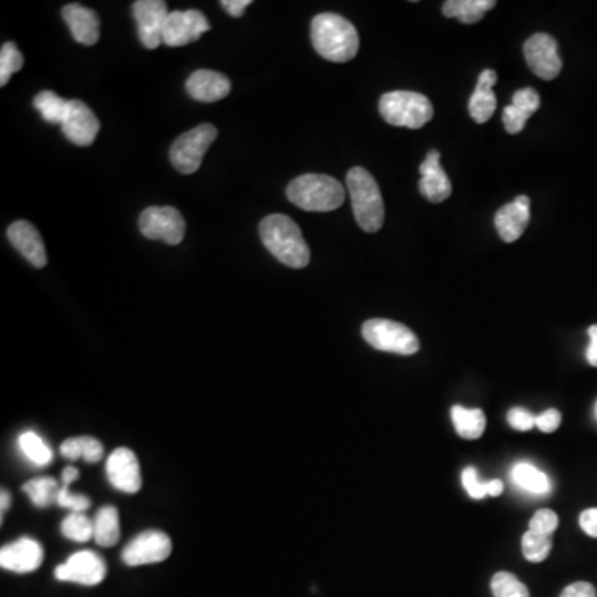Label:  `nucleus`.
I'll use <instances>...</instances> for the list:
<instances>
[{
  "label": "nucleus",
  "instance_id": "obj_1",
  "mask_svg": "<svg viewBox=\"0 0 597 597\" xmlns=\"http://www.w3.org/2000/svg\"><path fill=\"white\" fill-rule=\"evenodd\" d=\"M259 234L267 251L287 267L302 269L311 261V251L301 228L289 216H266L259 224Z\"/></svg>",
  "mask_w": 597,
  "mask_h": 597
},
{
  "label": "nucleus",
  "instance_id": "obj_2",
  "mask_svg": "<svg viewBox=\"0 0 597 597\" xmlns=\"http://www.w3.org/2000/svg\"><path fill=\"white\" fill-rule=\"evenodd\" d=\"M311 39L317 54L335 64L349 62L359 52L357 29L349 20L331 12L314 17Z\"/></svg>",
  "mask_w": 597,
  "mask_h": 597
},
{
  "label": "nucleus",
  "instance_id": "obj_3",
  "mask_svg": "<svg viewBox=\"0 0 597 597\" xmlns=\"http://www.w3.org/2000/svg\"><path fill=\"white\" fill-rule=\"evenodd\" d=\"M347 190L352 199V209L360 228L365 233H377L384 226V199L374 176L369 171L355 166L347 173Z\"/></svg>",
  "mask_w": 597,
  "mask_h": 597
},
{
  "label": "nucleus",
  "instance_id": "obj_4",
  "mask_svg": "<svg viewBox=\"0 0 597 597\" xmlns=\"http://www.w3.org/2000/svg\"><path fill=\"white\" fill-rule=\"evenodd\" d=\"M287 198L304 211L327 213L345 201L344 186L327 175H302L287 186Z\"/></svg>",
  "mask_w": 597,
  "mask_h": 597
},
{
  "label": "nucleus",
  "instance_id": "obj_5",
  "mask_svg": "<svg viewBox=\"0 0 597 597\" xmlns=\"http://www.w3.org/2000/svg\"><path fill=\"white\" fill-rule=\"evenodd\" d=\"M380 115L394 127L418 130L433 118V105L425 95L408 90L385 93L379 102Z\"/></svg>",
  "mask_w": 597,
  "mask_h": 597
},
{
  "label": "nucleus",
  "instance_id": "obj_6",
  "mask_svg": "<svg viewBox=\"0 0 597 597\" xmlns=\"http://www.w3.org/2000/svg\"><path fill=\"white\" fill-rule=\"evenodd\" d=\"M362 337L374 349L389 354L413 355L420 349L417 335L400 322L387 319H370L365 322Z\"/></svg>",
  "mask_w": 597,
  "mask_h": 597
},
{
  "label": "nucleus",
  "instance_id": "obj_7",
  "mask_svg": "<svg viewBox=\"0 0 597 597\" xmlns=\"http://www.w3.org/2000/svg\"><path fill=\"white\" fill-rule=\"evenodd\" d=\"M218 138V130L209 123H203L190 132L183 133L170 150L171 165L181 175H193L199 170L209 146Z\"/></svg>",
  "mask_w": 597,
  "mask_h": 597
},
{
  "label": "nucleus",
  "instance_id": "obj_8",
  "mask_svg": "<svg viewBox=\"0 0 597 597\" xmlns=\"http://www.w3.org/2000/svg\"><path fill=\"white\" fill-rule=\"evenodd\" d=\"M140 231L145 238L176 246L185 239L186 223L183 214L171 206H151L141 213Z\"/></svg>",
  "mask_w": 597,
  "mask_h": 597
},
{
  "label": "nucleus",
  "instance_id": "obj_9",
  "mask_svg": "<svg viewBox=\"0 0 597 597\" xmlns=\"http://www.w3.org/2000/svg\"><path fill=\"white\" fill-rule=\"evenodd\" d=\"M168 15V5L163 0H138L133 4L138 37L146 49L155 50L163 44V30Z\"/></svg>",
  "mask_w": 597,
  "mask_h": 597
},
{
  "label": "nucleus",
  "instance_id": "obj_10",
  "mask_svg": "<svg viewBox=\"0 0 597 597\" xmlns=\"http://www.w3.org/2000/svg\"><path fill=\"white\" fill-rule=\"evenodd\" d=\"M107 576V564L93 551H78L55 569V578L64 583L97 586Z\"/></svg>",
  "mask_w": 597,
  "mask_h": 597
},
{
  "label": "nucleus",
  "instance_id": "obj_11",
  "mask_svg": "<svg viewBox=\"0 0 597 597\" xmlns=\"http://www.w3.org/2000/svg\"><path fill=\"white\" fill-rule=\"evenodd\" d=\"M526 64L534 75L543 80H554L561 73L563 60L559 57L558 42L548 34H534L526 40Z\"/></svg>",
  "mask_w": 597,
  "mask_h": 597
},
{
  "label": "nucleus",
  "instance_id": "obj_12",
  "mask_svg": "<svg viewBox=\"0 0 597 597\" xmlns=\"http://www.w3.org/2000/svg\"><path fill=\"white\" fill-rule=\"evenodd\" d=\"M211 29L208 19L199 10H175L170 12L163 30V44L168 47H185L196 42Z\"/></svg>",
  "mask_w": 597,
  "mask_h": 597
},
{
  "label": "nucleus",
  "instance_id": "obj_13",
  "mask_svg": "<svg viewBox=\"0 0 597 597\" xmlns=\"http://www.w3.org/2000/svg\"><path fill=\"white\" fill-rule=\"evenodd\" d=\"M171 548L173 544L168 534L161 531H145L138 534L132 543L123 549V563L132 568L161 563L170 558Z\"/></svg>",
  "mask_w": 597,
  "mask_h": 597
},
{
  "label": "nucleus",
  "instance_id": "obj_14",
  "mask_svg": "<svg viewBox=\"0 0 597 597\" xmlns=\"http://www.w3.org/2000/svg\"><path fill=\"white\" fill-rule=\"evenodd\" d=\"M60 127L67 140L77 146L92 145L100 132V122L92 108L80 100H68L67 113Z\"/></svg>",
  "mask_w": 597,
  "mask_h": 597
},
{
  "label": "nucleus",
  "instance_id": "obj_15",
  "mask_svg": "<svg viewBox=\"0 0 597 597\" xmlns=\"http://www.w3.org/2000/svg\"><path fill=\"white\" fill-rule=\"evenodd\" d=\"M107 476L110 485L123 493H138L141 490L140 463L130 448H117L107 462Z\"/></svg>",
  "mask_w": 597,
  "mask_h": 597
},
{
  "label": "nucleus",
  "instance_id": "obj_16",
  "mask_svg": "<svg viewBox=\"0 0 597 597\" xmlns=\"http://www.w3.org/2000/svg\"><path fill=\"white\" fill-rule=\"evenodd\" d=\"M44 549L35 539L20 538L0 551V566L14 573H34L42 566Z\"/></svg>",
  "mask_w": 597,
  "mask_h": 597
},
{
  "label": "nucleus",
  "instance_id": "obj_17",
  "mask_svg": "<svg viewBox=\"0 0 597 597\" xmlns=\"http://www.w3.org/2000/svg\"><path fill=\"white\" fill-rule=\"evenodd\" d=\"M530 204V198L521 195L496 213V231L505 243H515L525 233L530 224Z\"/></svg>",
  "mask_w": 597,
  "mask_h": 597
},
{
  "label": "nucleus",
  "instance_id": "obj_18",
  "mask_svg": "<svg viewBox=\"0 0 597 597\" xmlns=\"http://www.w3.org/2000/svg\"><path fill=\"white\" fill-rule=\"evenodd\" d=\"M7 236L17 251L34 267H44L47 264L44 241L34 224L29 221H15L7 229Z\"/></svg>",
  "mask_w": 597,
  "mask_h": 597
},
{
  "label": "nucleus",
  "instance_id": "obj_19",
  "mask_svg": "<svg viewBox=\"0 0 597 597\" xmlns=\"http://www.w3.org/2000/svg\"><path fill=\"white\" fill-rule=\"evenodd\" d=\"M420 193L430 201V203H442L452 195V183L448 180L447 173L443 171L440 165V153L432 150L427 158L420 165Z\"/></svg>",
  "mask_w": 597,
  "mask_h": 597
},
{
  "label": "nucleus",
  "instance_id": "obj_20",
  "mask_svg": "<svg viewBox=\"0 0 597 597\" xmlns=\"http://www.w3.org/2000/svg\"><path fill=\"white\" fill-rule=\"evenodd\" d=\"M68 29L78 44L95 45L100 39V19L97 12L80 4L65 5L62 10Z\"/></svg>",
  "mask_w": 597,
  "mask_h": 597
},
{
  "label": "nucleus",
  "instance_id": "obj_21",
  "mask_svg": "<svg viewBox=\"0 0 597 597\" xmlns=\"http://www.w3.org/2000/svg\"><path fill=\"white\" fill-rule=\"evenodd\" d=\"M186 90L191 98L198 102L213 103L228 97L231 92V82L223 73L213 70H196L186 82Z\"/></svg>",
  "mask_w": 597,
  "mask_h": 597
},
{
  "label": "nucleus",
  "instance_id": "obj_22",
  "mask_svg": "<svg viewBox=\"0 0 597 597\" xmlns=\"http://www.w3.org/2000/svg\"><path fill=\"white\" fill-rule=\"evenodd\" d=\"M498 75L495 70H483L476 82L475 92L468 103L470 117L476 123H486L496 112V95L493 92Z\"/></svg>",
  "mask_w": 597,
  "mask_h": 597
},
{
  "label": "nucleus",
  "instance_id": "obj_23",
  "mask_svg": "<svg viewBox=\"0 0 597 597\" xmlns=\"http://www.w3.org/2000/svg\"><path fill=\"white\" fill-rule=\"evenodd\" d=\"M496 7L495 0H448L443 4V14L458 19L463 24L480 22L486 12Z\"/></svg>",
  "mask_w": 597,
  "mask_h": 597
},
{
  "label": "nucleus",
  "instance_id": "obj_24",
  "mask_svg": "<svg viewBox=\"0 0 597 597\" xmlns=\"http://www.w3.org/2000/svg\"><path fill=\"white\" fill-rule=\"evenodd\" d=\"M452 420L460 437L476 440L485 432L486 417L480 408H465L455 405L452 408Z\"/></svg>",
  "mask_w": 597,
  "mask_h": 597
},
{
  "label": "nucleus",
  "instance_id": "obj_25",
  "mask_svg": "<svg viewBox=\"0 0 597 597\" xmlns=\"http://www.w3.org/2000/svg\"><path fill=\"white\" fill-rule=\"evenodd\" d=\"M511 478L521 490L528 491L531 495H548L551 491V481L546 473L531 463H516L511 471Z\"/></svg>",
  "mask_w": 597,
  "mask_h": 597
},
{
  "label": "nucleus",
  "instance_id": "obj_26",
  "mask_svg": "<svg viewBox=\"0 0 597 597\" xmlns=\"http://www.w3.org/2000/svg\"><path fill=\"white\" fill-rule=\"evenodd\" d=\"M93 525H95L93 539L97 541L98 546L112 548L120 541V516L117 508L105 506L102 510H98Z\"/></svg>",
  "mask_w": 597,
  "mask_h": 597
},
{
  "label": "nucleus",
  "instance_id": "obj_27",
  "mask_svg": "<svg viewBox=\"0 0 597 597\" xmlns=\"http://www.w3.org/2000/svg\"><path fill=\"white\" fill-rule=\"evenodd\" d=\"M62 457L67 460L83 458L85 462L97 463L103 457V445L93 437L68 438L60 447Z\"/></svg>",
  "mask_w": 597,
  "mask_h": 597
},
{
  "label": "nucleus",
  "instance_id": "obj_28",
  "mask_svg": "<svg viewBox=\"0 0 597 597\" xmlns=\"http://www.w3.org/2000/svg\"><path fill=\"white\" fill-rule=\"evenodd\" d=\"M19 448L20 452L24 453V457L29 462L34 463V465L47 466L54 460V455H52L49 445L37 433H22L19 437Z\"/></svg>",
  "mask_w": 597,
  "mask_h": 597
},
{
  "label": "nucleus",
  "instance_id": "obj_29",
  "mask_svg": "<svg viewBox=\"0 0 597 597\" xmlns=\"http://www.w3.org/2000/svg\"><path fill=\"white\" fill-rule=\"evenodd\" d=\"M68 100L60 98L57 93L45 90L34 98V107L39 110L45 122L62 125L65 113H67Z\"/></svg>",
  "mask_w": 597,
  "mask_h": 597
},
{
  "label": "nucleus",
  "instance_id": "obj_30",
  "mask_svg": "<svg viewBox=\"0 0 597 597\" xmlns=\"http://www.w3.org/2000/svg\"><path fill=\"white\" fill-rule=\"evenodd\" d=\"M24 491L29 495L30 501L39 508H47L52 503H57L59 496V483L54 478H35L27 481L24 485Z\"/></svg>",
  "mask_w": 597,
  "mask_h": 597
},
{
  "label": "nucleus",
  "instance_id": "obj_31",
  "mask_svg": "<svg viewBox=\"0 0 597 597\" xmlns=\"http://www.w3.org/2000/svg\"><path fill=\"white\" fill-rule=\"evenodd\" d=\"M62 534L70 541L87 543L95 536V525L83 513H72L62 523Z\"/></svg>",
  "mask_w": 597,
  "mask_h": 597
},
{
  "label": "nucleus",
  "instance_id": "obj_32",
  "mask_svg": "<svg viewBox=\"0 0 597 597\" xmlns=\"http://www.w3.org/2000/svg\"><path fill=\"white\" fill-rule=\"evenodd\" d=\"M521 548H523V556L530 563H543L544 559L548 558L553 543H551V536L528 530L521 541Z\"/></svg>",
  "mask_w": 597,
  "mask_h": 597
},
{
  "label": "nucleus",
  "instance_id": "obj_33",
  "mask_svg": "<svg viewBox=\"0 0 597 597\" xmlns=\"http://www.w3.org/2000/svg\"><path fill=\"white\" fill-rule=\"evenodd\" d=\"M491 591L495 597H531L525 584L521 583L515 574L506 573V571L493 576Z\"/></svg>",
  "mask_w": 597,
  "mask_h": 597
},
{
  "label": "nucleus",
  "instance_id": "obj_34",
  "mask_svg": "<svg viewBox=\"0 0 597 597\" xmlns=\"http://www.w3.org/2000/svg\"><path fill=\"white\" fill-rule=\"evenodd\" d=\"M24 67V57L12 42L2 45L0 50V85L5 87L10 77Z\"/></svg>",
  "mask_w": 597,
  "mask_h": 597
},
{
  "label": "nucleus",
  "instance_id": "obj_35",
  "mask_svg": "<svg viewBox=\"0 0 597 597\" xmlns=\"http://www.w3.org/2000/svg\"><path fill=\"white\" fill-rule=\"evenodd\" d=\"M511 105L533 117L534 113L538 112L539 107H541V98H539V93L534 88H521L513 95Z\"/></svg>",
  "mask_w": 597,
  "mask_h": 597
},
{
  "label": "nucleus",
  "instance_id": "obj_36",
  "mask_svg": "<svg viewBox=\"0 0 597 597\" xmlns=\"http://www.w3.org/2000/svg\"><path fill=\"white\" fill-rule=\"evenodd\" d=\"M559 518L554 511L539 510L534 513L530 521V531L534 533L544 534V536H551L554 531L558 530Z\"/></svg>",
  "mask_w": 597,
  "mask_h": 597
},
{
  "label": "nucleus",
  "instance_id": "obj_37",
  "mask_svg": "<svg viewBox=\"0 0 597 597\" xmlns=\"http://www.w3.org/2000/svg\"><path fill=\"white\" fill-rule=\"evenodd\" d=\"M57 505L67 508L72 513H83V511L90 508V500H88L87 496L70 493L68 486L62 485L59 496H57Z\"/></svg>",
  "mask_w": 597,
  "mask_h": 597
},
{
  "label": "nucleus",
  "instance_id": "obj_38",
  "mask_svg": "<svg viewBox=\"0 0 597 597\" xmlns=\"http://www.w3.org/2000/svg\"><path fill=\"white\" fill-rule=\"evenodd\" d=\"M530 118V115H526L513 105H508L503 110V123H505L506 132L511 133V135H518V133L523 132V128L526 127V122Z\"/></svg>",
  "mask_w": 597,
  "mask_h": 597
},
{
  "label": "nucleus",
  "instance_id": "obj_39",
  "mask_svg": "<svg viewBox=\"0 0 597 597\" xmlns=\"http://www.w3.org/2000/svg\"><path fill=\"white\" fill-rule=\"evenodd\" d=\"M462 483L465 486L466 493L475 498V500H481L486 496V483H481L478 478V471L473 466H468L462 473Z\"/></svg>",
  "mask_w": 597,
  "mask_h": 597
},
{
  "label": "nucleus",
  "instance_id": "obj_40",
  "mask_svg": "<svg viewBox=\"0 0 597 597\" xmlns=\"http://www.w3.org/2000/svg\"><path fill=\"white\" fill-rule=\"evenodd\" d=\"M508 423L518 432H530L536 427V417H533L525 408H513L508 412Z\"/></svg>",
  "mask_w": 597,
  "mask_h": 597
},
{
  "label": "nucleus",
  "instance_id": "obj_41",
  "mask_svg": "<svg viewBox=\"0 0 597 597\" xmlns=\"http://www.w3.org/2000/svg\"><path fill=\"white\" fill-rule=\"evenodd\" d=\"M561 425V413L556 408H549L546 412L536 417V427L544 433H553Z\"/></svg>",
  "mask_w": 597,
  "mask_h": 597
},
{
  "label": "nucleus",
  "instance_id": "obj_42",
  "mask_svg": "<svg viewBox=\"0 0 597 597\" xmlns=\"http://www.w3.org/2000/svg\"><path fill=\"white\" fill-rule=\"evenodd\" d=\"M559 597H597V591L593 584L578 581V583L569 584Z\"/></svg>",
  "mask_w": 597,
  "mask_h": 597
},
{
  "label": "nucleus",
  "instance_id": "obj_43",
  "mask_svg": "<svg viewBox=\"0 0 597 597\" xmlns=\"http://www.w3.org/2000/svg\"><path fill=\"white\" fill-rule=\"evenodd\" d=\"M579 525L588 536L597 538V508L583 511L579 516Z\"/></svg>",
  "mask_w": 597,
  "mask_h": 597
},
{
  "label": "nucleus",
  "instance_id": "obj_44",
  "mask_svg": "<svg viewBox=\"0 0 597 597\" xmlns=\"http://www.w3.org/2000/svg\"><path fill=\"white\" fill-rule=\"evenodd\" d=\"M249 5L251 0H221V7L233 17H241Z\"/></svg>",
  "mask_w": 597,
  "mask_h": 597
},
{
  "label": "nucleus",
  "instance_id": "obj_45",
  "mask_svg": "<svg viewBox=\"0 0 597 597\" xmlns=\"http://www.w3.org/2000/svg\"><path fill=\"white\" fill-rule=\"evenodd\" d=\"M588 334L591 342H589L588 350H586V359L593 367H597V324L589 327Z\"/></svg>",
  "mask_w": 597,
  "mask_h": 597
},
{
  "label": "nucleus",
  "instance_id": "obj_46",
  "mask_svg": "<svg viewBox=\"0 0 597 597\" xmlns=\"http://www.w3.org/2000/svg\"><path fill=\"white\" fill-rule=\"evenodd\" d=\"M503 490H505V486L501 480H490L486 483V495L488 496H500Z\"/></svg>",
  "mask_w": 597,
  "mask_h": 597
},
{
  "label": "nucleus",
  "instance_id": "obj_47",
  "mask_svg": "<svg viewBox=\"0 0 597 597\" xmlns=\"http://www.w3.org/2000/svg\"><path fill=\"white\" fill-rule=\"evenodd\" d=\"M78 476L80 475H78L77 468H73V466H68V468H65L64 473H62V485H72L73 481L78 480Z\"/></svg>",
  "mask_w": 597,
  "mask_h": 597
},
{
  "label": "nucleus",
  "instance_id": "obj_48",
  "mask_svg": "<svg viewBox=\"0 0 597 597\" xmlns=\"http://www.w3.org/2000/svg\"><path fill=\"white\" fill-rule=\"evenodd\" d=\"M0 505H2L0 511H2V516H4L5 511L9 510L10 506V495L5 490H2V500H0Z\"/></svg>",
  "mask_w": 597,
  "mask_h": 597
},
{
  "label": "nucleus",
  "instance_id": "obj_49",
  "mask_svg": "<svg viewBox=\"0 0 597 597\" xmlns=\"http://www.w3.org/2000/svg\"><path fill=\"white\" fill-rule=\"evenodd\" d=\"M594 415H596V418H597V402H596V407H594Z\"/></svg>",
  "mask_w": 597,
  "mask_h": 597
}]
</instances>
